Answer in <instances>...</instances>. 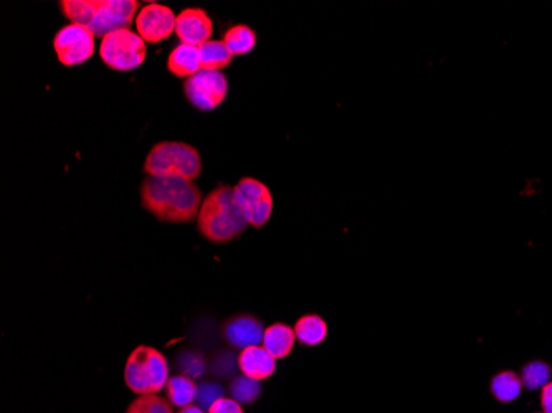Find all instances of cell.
Returning a JSON list of instances; mask_svg holds the SVG:
<instances>
[{"mask_svg": "<svg viewBox=\"0 0 552 413\" xmlns=\"http://www.w3.org/2000/svg\"><path fill=\"white\" fill-rule=\"evenodd\" d=\"M164 391H165L169 402L173 403L174 407L184 409V407H189L194 402L195 395H197V385H195L194 379L181 373V375L171 377Z\"/></svg>", "mask_w": 552, "mask_h": 413, "instance_id": "obj_18", "label": "cell"}, {"mask_svg": "<svg viewBox=\"0 0 552 413\" xmlns=\"http://www.w3.org/2000/svg\"><path fill=\"white\" fill-rule=\"evenodd\" d=\"M169 379L165 355L151 346H138L124 365V382L136 395L161 392Z\"/></svg>", "mask_w": 552, "mask_h": 413, "instance_id": "obj_5", "label": "cell"}, {"mask_svg": "<svg viewBox=\"0 0 552 413\" xmlns=\"http://www.w3.org/2000/svg\"><path fill=\"white\" fill-rule=\"evenodd\" d=\"M224 43L234 55V58L244 57L255 49L256 33L248 25H234L224 33Z\"/></svg>", "mask_w": 552, "mask_h": 413, "instance_id": "obj_19", "label": "cell"}, {"mask_svg": "<svg viewBox=\"0 0 552 413\" xmlns=\"http://www.w3.org/2000/svg\"><path fill=\"white\" fill-rule=\"evenodd\" d=\"M209 413H244V409L234 399L222 397L209 409Z\"/></svg>", "mask_w": 552, "mask_h": 413, "instance_id": "obj_27", "label": "cell"}, {"mask_svg": "<svg viewBox=\"0 0 552 413\" xmlns=\"http://www.w3.org/2000/svg\"><path fill=\"white\" fill-rule=\"evenodd\" d=\"M175 15L163 4H147L136 15V31L146 43H161L175 33Z\"/></svg>", "mask_w": 552, "mask_h": 413, "instance_id": "obj_10", "label": "cell"}, {"mask_svg": "<svg viewBox=\"0 0 552 413\" xmlns=\"http://www.w3.org/2000/svg\"><path fill=\"white\" fill-rule=\"evenodd\" d=\"M238 369L246 377L262 382L275 373L276 359L263 346L246 347L238 354Z\"/></svg>", "mask_w": 552, "mask_h": 413, "instance_id": "obj_13", "label": "cell"}, {"mask_svg": "<svg viewBox=\"0 0 552 413\" xmlns=\"http://www.w3.org/2000/svg\"><path fill=\"white\" fill-rule=\"evenodd\" d=\"M297 339L307 347L319 346L327 337V324L317 314H307L301 316L295 326Z\"/></svg>", "mask_w": 552, "mask_h": 413, "instance_id": "obj_17", "label": "cell"}, {"mask_svg": "<svg viewBox=\"0 0 552 413\" xmlns=\"http://www.w3.org/2000/svg\"><path fill=\"white\" fill-rule=\"evenodd\" d=\"M179 413H205L200 407H197V405H189V407H184V409H181Z\"/></svg>", "mask_w": 552, "mask_h": 413, "instance_id": "obj_29", "label": "cell"}, {"mask_svg": "<svg viewBox=\"0 0 552 413\" xmlns=\"http://www.w3.org/2000/svg\"><path fill=\"white\" fill-rule=\"evenodd\" d=\"M245 217L236 205L234 187L220 184L209 192L197 215V229L205 240L215 245L232 242L245 232Z\"/></svg>", "mask_w": 552, "mask_h": 413, "instance_id": "obj_3", "label": "cell"}, {"mask_svg": "<svg viewBox=\"0 0 552 413\" xmlns=\"http://www.w3.org/2000/svg\"><path fill=\"white\" fill-rule=\"evenodd\" d=\"M94 35L93 31L78 23H68L57 31L53 39V50L63 67H78L94 55Z\"/></svg>", "mask_w": 552, "mask_h": 413, "instance_id": "obj_9", "label": "cell"}, {"mask_svg": "<svg viewBox=\"0 0 552 413\" xmlns=\"http://www.w3.org/2000/svg\"><path fill=\"white\" fill-rule=\"evenodd\" d=\"M214 33V22L204 9H185L177 15L175 37L181 43L202 47Z\"/></svg>", "mask_w": 552, "mask_h": 413, "instance_id": "obj_12", "label": "cell"}, {"mask_svg": "<svg viewBox=\"0 0 552 413\" xmlns=\"http://www.w3.org/2000/svg\"><path fill=\"white\" fill-rule=\"evenodd\" d=\"M549 379H551V371L541 361H534L522 369V383L531 391H536L539 387H544L546 383L551 382Z\"/></svg>", "mask_w": 552, "mask_h": 413, "instance_id": "obj_25", "label": "cell"}, {"mask_svg": "<svg viewBox=\"0 0 552 413\" xmlns=\"http://www.w3.org/2000/svg\"><path fill=\"white\" fill-rule=\"evenodd\" d=\"M228 392L238 403H254L262 393V385L260 381L250 379L246 375H238L236 379H232Z\"/></svg>", "mask_w": 552, "mask_h": 413, "instance_id": "obj_22", "label": "cell"}, {"mask_svg": "<svg viewBox=\"0 0 552 413\" xmlns=\"http://www.w3.org/2000/svg\"><path fill=\"white\" fill-rule=\"evenodd\" d=\"M126 413H174V410H173V403L167 399H164L157 393H147V395H139L128 407Z\"/></svg>", "mask_w": 552, "mask_h": 413, "instance_id": "obj_23", "label": "cell"}, {"mask_svg": "<svg viewBox=\"0 0 552 413\" xmlns=\"http://www.w3.org/2000/svg\"><path fill=\"white\" fill-rule=\"evenodd\" d=\"M234 195L246 223L255 229L265 227L273 212V195L265 184L244 177L234 187Z\"/></svg>", "mask_w": 552, "mask_h": 413, "instance_id": "obj_7", "label": "cell"}, {"mask_svg": "<svg viewBox=\"0 0 552 413\" xmlns=\"http://www.w3.org/2000/svg\"><path fill=\"white\" fill-rule=\"evenodd\" d=\"M541 403L544 413H552V382L542 387Z\"/></svg>", "mask_w": 552, "mask_h": 413, "instance_id": "obj_28", "label": "cell"}, {"mask_svg": "<svg viewBox=\"0 0 552 413\" xmlns=\"http://www.w3.org/2000/svg\"><path fill=\"white\" fill-rule=\"evenodd\" d=\"M522 389V381L518 377V373H500L494 375L493 382H491V392L494 395L496 400L500 402H512L520 397Z\"/></svg>", "mask_w": 552, "mask_h": 413, "instance_id": "obj_20", "label": "cell"}, {"mask_svg": "<svg viewBox=\"0 0 552 413\" xmlns=\"http://www.w3.org/2000/svg\"><path fill=\"white\" fill-rule=\"evenodd\" d=\"M147 57V45L138 31L121 29L102 37L100 43V58L102 63L120 73L138 70Z\"/></svg>", "mask_w": 552, "mask_h": 413, "instance_id": "obj_6", "label": "cell"}, {"mask_svg": "<svg viewBox=\"0 0 552 413\" xmlns=\"http://www.w3.org/2000/svg\"><path fill=\"white\" fill-rule=\"evenodd\" d=\"M175 363H177L175 365H177L181 373L191 377V379L202 377L207 371V361H205L204 355L199 351H194V349L177 354Z\"/></svg>", "mask_w": 552, "mask_h": 413, "instance_id": "obj_24", "label": "cell"}, {"mask_svg": "<svg viewBox=\"0 0 552 413\" xmlns=\"http://www.w3.org/2000/svg\"><path fill=\"white\" fill-rule=\"evenodd\" d=\"M295 343H297L295 329L289 328L288 324L275 323L266 328L262 346L278 361L285 359L291 354Z\"/></svg>", "mask_w": 552, "mask_h": 413, "instance_id": "obj_14", "label": "cell"}, {"mask_svg": "<svg viewBox=\"0 0 552 413\" xmlns=\"http://www.w3.org/2000/svg\"><path fill=\"white\" fill-rule=\"evenodd\" d=\"M58 5L70 23L88 27L100 39L114 31L131 29L141 11L138 0H63Z\"/></svg>", "mask_w": 552, "mask_h": 413, "instance_id": "obj_2", "label": "cell"}, {"mask_svg": "<svg viewBox=\"0 0 552 413\" xmlns=\"http://www.w3.org/2000/svg\"><path fill=\"white\" fill-rule=\"evenodd\" d=\"M144 174L147 177L195 182L202 174V157L199 149L187 142H157L144 161Z\"/></svg>", "mask_w": 552, "mask_h": 413, "instance_id": "obj_4", "label": "cell"}, {"mask_svg": "<svg viewBox=\"0 0 552 413\" xmlns=\"http://www.w3.org/2000/svg\"><path fill=\"white\" fill-rule=\"evenodd\" d=\"M207 369L217 379H230L238 369V355L232 349H220L210 357Z\"/></svg>", "mask_w": 552, "mask_h": 413, "instance_id": "obj_21", "label": "cell"}, {"mask_svg": "<svg viewBox=\"0 0 552 413\" xmlns=\"http://www.w3.org/2000/svg\"><path fill=\"white\" fill-rule=\"evenodd\" d=\"M139 193L144 209L165 223L194 222L204 201L200 187L183 179L146 177Z\"/></svg>", "mask_w": 552, "mask_h": 413, "instance_id": "obj_1", "label": "cell"}, {"mask_svg": "<svg viewBox=\"0 0 552 413\" xmlns=\"http://www.w3.org/2000/svg\"><path fill=\"white\" fill-rule=\"evenodd\" d=\"M222 397H224V387L220 383L204 382L197 385L195 402L202 410H209Z\"/></svg>", "mask_w": 552, "mask_h": 413, "instance_id": "obj_26", "label": "cell"}, {"mask_svg": "<svg viewBox=\"0 0 552 413\" xmlns=\"http://www.w3.org/2000/svg\"><path fill=\"white\" fill-rule=\"evenodd\" d=\"M167 70L177 78H191L200 71V55L197 47L179 43L167 57Z\"/></svg>", "mask_w": 552, "mask_h": 413, "instance_id": "obj_15", "label": "cell"}, {"mask_svg": "<svg viewBox=\"0 0 552 413\" xmlns=\"http://www.w3.org/2000/svg\"><path fill=\"white\" fill-rule=\"evenodd\" d=\"M187 101L199 112H214L226 101L228 80L222 71L200 70L184 83Z\"/></svg>", "mask_w": 552, "mask_h": 413, "instance_id": "obj_8", "label": "cell"}, {"mask_svg": "<svg viewBox=\"0 0 552 413\" xmlns=\"http://www.w3.org/2000/svg\"><path fill=\"white\" fill-rule=\"evenodd\" d=\"M200 70L224 71L232 65L234 55L227 49L224 40H210L199 47Z\"/></svg>", "mask_w": 552, "mask_h": 413, "instance_id": "obj_16", "label": "cell"}, {"mask_svg": "<svg viewBox=\"0 0 552 413\" xmlns=\"http://www.w3.org/2000/svg\"><path fill=\"white\" fill-rule=\"evenodd\" d=\"M263 334H265L263 323L252 314H236L228 318L222 326L224 339L236 351L262 346Z\"/></svg>", "mask_w": 552, "mask_h": 413, "instance_id": "obj_11", "label": "cell"}]
</instances>
